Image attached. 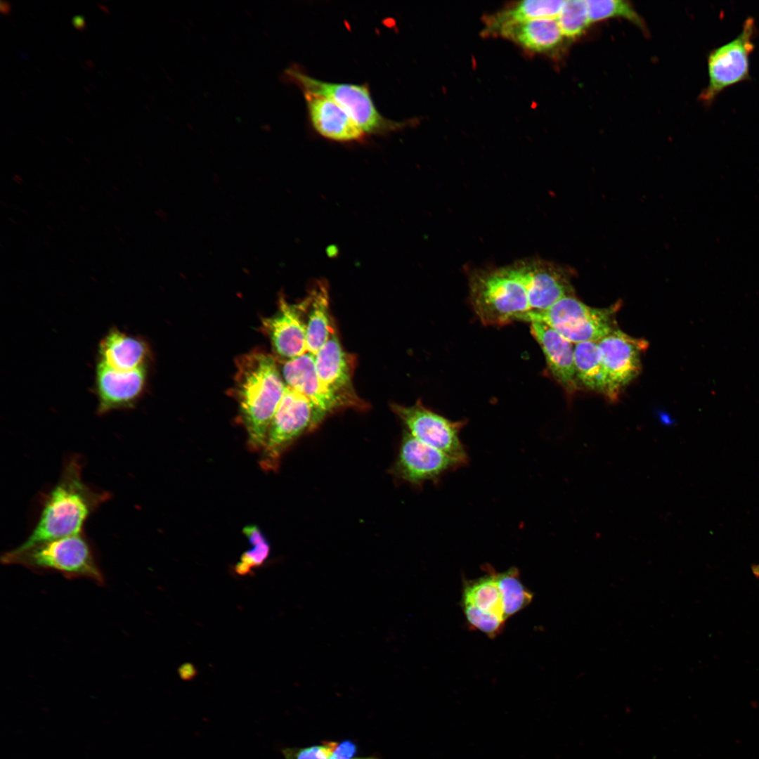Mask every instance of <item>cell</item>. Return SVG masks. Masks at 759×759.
<instances>
[{"label":"cell","mask_w":759,"mask_h":759,"mask_svg":"<svg viewBox=\"0 0 759 759\" xmlns=\"http://www.w3.org/2000/svg\"><path fill=\"white\" fill-rule=\"evenodd\" d=\"M564 37L575 39L585 33L590 20L586 1H564L556 18Z\"/></svg>","instance_id":"obj_26"},{"label":"cell","mask_w":759,"mask_h":759,"mask_svg":"<svg viewBox=\"0 0 759 759\" xmlns=\"http://www.w3.org/2000/svg\"><path fill=\"white\" fill-rule=\"evenodd\" d=\"M564 1L526 0L517 3L505 10L489 15L485 19L484 35H496L502 27L512 24L534 19L555 18L559 13Z\"/></svg>","instance_id":"obj_21"},{"label":"cell","mask_w":759,"mask_h":759,"mask_svg":"<svg viewBox=\"0 0 759 759\" xmlns=\"http://www.w3.org/2000/svg\"><path fill=\"white\" fill-rule=\"evenodd\" d=\"M83 462L78 455L65 461L57 483L46 493L34 527L18 547L83 533L88 517L110 498L108 491L96 490L82 479Z\"/></svg>","instance_id":"obj_1"},{"label":"cell","mask_w":759,"mask_h":759,"mask_svg":"<svg viewBox=\"0 0 759 759\" xmlns=\"http://www.w3.org/2000/svg\"><path fill=\"white\" fill-rule=\"evenodd\" d=\"M251 545L252 548L242 554L240 562L252 569L265 562L269 556L271 548L267 539Z\"/></svg>","instance_id":"obj_30"},{"label":"cell","mask_w":759,"mask_h":759,"mask_svg":"<svg viewBox=\"0 0 759 759\" xmlns=\"http://www.w3.org/2000/svg\"><path fill=\"white\" fill-rule=\"evenodd\" d=\"M531 310L544 311L573 295V269L543 259L519 260Z\"/></svg>","instance_id":"obj_12"},{"label":"cell","mask_w":759,"mask_h":759,"mask_svg":"<svg viewBox=\"0 0 759 759\" xmlns=\"http://www.w3.org/2000/svg\"><path fill=\"white\" fill-rule=\"evenodd\" d=\"M531 331L545 355L552 377L569 393L578 388L574 365V344L542 322H531Z\"/></svg>","instance_id":"obj_16"},{"label":"cell","mask_w":759,"mask_h":759,"mask_svg":"<svg viewBox=\"0 0 759 759\" xmlns=\"http://www.w3.org/2000/svg\"><path fill=\"white\" fill-rule=\"evenodd\" d=\"M465 465L460 460L420 441L406 430L392 472L406 482L421 485Z\"/></svg>","instance_id":"obj_10"},{"label":"cell","mask_w":759,"mask_h":759,"mask_svg":"<svg viewBox=\"0 0 759 759\" xmlns=\"http://www.w3.org/2000/svg\"><path fill=\"white\" fill-rule=\"evenodd\" d=\"M280 372L287 387L306 397L326 415L342 408L321 384L316 370L313 354L306 352L285 360Z\"/></svg>","instance_id":"obj_18"},{"label":"cell","mask_w":759,"mask_h":759,"mask_svg":"<svg viewBox=\"0 0 759 759\" xmlns=\"http://www.w3.org/2000/svg\"><path fill=\"white\" fill-rule=\"evenodd\" d=\"M148 355V346L142 339L116 327L110 329L98 344V361L117 371L145 366Z\"/></svg>","instance_id":"obj_19"},{"label":"cell","mask_w":759,"mask_h":759,"mask_svg":"<svg viewBox=\"0 0 759 759\" xmlns=\"http://www.w3.org/2000/svg\"><path fill=\"white\" fill-rule=\"evenodd\" d=\"M311 122L321 136L336 141H358L365 132L347 112L328 98L304 93Z\"/></svg>","instance_id":"obj_17"},{"label":"cell","mask_w":759,"mask_h":759,"mask_svg":"<svg viewBox=\"0 0 759 759\" xmlns=\"http://www.w3.org/2000/svg\"><path fill=\"white\" fill-rule=\"evenodd\" d=\"M286 74L304 93L322 96L337 103L365 133L382 132L393 129L397 124L380 115L369 89L365 85L324 82L294 67L287 69Z\"/></svg>","instance_id":"obj_8"},{"label":"cell","mask_w":759,"mask_h":759,"mask_svg":"<svg viewBox=\"0 0 759 759\" xmlns=\"http://www.w3.org/2000/svg\"><path fill=\"white\" fill-rule=\"evenodd\" d=\"M180 677L183 680H192L197 674V670L192 663H186L178 670Z\"/></svg>","instance_id":"obj_31"},{"label":"cell","mask_w":759,"mask_h":759,"mask_svg":"<svg viewBox=\"0 0 759 759\" xmlns=\"http://www.w3.org/2000/svg\"><path fill=\"white\" fill-rule=\"evenodd\" d=\"M614 309V306H589L573 294L562 298L544 311L531 310L521 320L544 323L575 344L598 342L616 329Z\"/></svg>","instance_id":"obj_6"},{"label":"cell","mask_w":759,"mask_h":759,"mask_svg":"<svg viewBox=\"0 0 759 759\" xmlns=\"http://www.w3.org/2000/svg\"><path fill=\"white\" fill-rule=\"evenodd\" d=\"M494 575L502 595L507 620L529 604L533 593L523 585L517 568L500 573L494 571Z\"/></svg>","instance_id":"obj_25"},{"label":"cell","mask_w":759,"mask_h":759,"mask_svg":"<svg viewBox=\"0 0 759 759\" xmlns=\"http://www.w3.org/2000/svg\"><path fill=\"white\" fill-rule=\"evenodd\" d=\"M306 320L307 352L315 354L328 339L333 327L329 312V293L325 282L311 290Z\"/></svg>","instance_id":"obj_22"},{"label":"cell","mask_w":759,"mask_h":759,"mask_svg":"<svg viewBox=\"0 0 759 759\" xmlns=\"http://www.w3.org/2000/svg\"><path fill=\"white\" fill-rule=\"evenodd\" d=\"M393 410L414 437L467 464V453L460 438L465 422L452 421L421 403L394 405Z\"/></svg>","instance_id":"obj_9"},{"label":"cell","mask_w":759,"mask_h":759,"mask_svg":"<svg viewBox=\"0 0 759 759\" xmlns=\"http://www.w3.org/2000/svg\"><path fill=\"white\" fill-rule=\"evenodd\" d=\"M1 562L19 565L36 573H56L68 579L87 578L97 585L105 578L94 550L83 533L46 540L4 552Z\"/></svg>","instance_id":"obj_4"},{"label":"cell","mask_w":759,"mask_h":759,"mask_svg":"<svg viewBox=\"0 0 759 759\" xmlns=\"http://www.w3.org/2000/svg\"><path fill=\"white\" fill-rule=\"evenodd\" d=\"M574 365L578 384L606 396V375L598 342L575 344Z\"/></svg>","instance_id":"obj_23"},{"label":"cell","mask_w":759,"mask_h":759,"mask_svg":"<svg viewBox=\"0 0 759 759\" xmlns=\"http://www.w3.org/2000/svg\"><path fill=\"white\" fill-rule=\"evenodd\" d=\"M756 34L755 20L748 17L737 37L709 52L708 84L699 98L706 105H711L728 87L750 79V56L755 48L753 39Z\"/></svg>","instance_id":"obj_7"},{"label":"cell","mask_w":759,"mask_h":759,"mask_svg":"<svg viewBox=\"0 0 759 759\" xmlns=\"http://www.w3.org/2000/svg\"><path fill=\"white\" fill-rule=\"evenodd\" d=\"M98 5H99V4H98ZM99 6H100V8H101V9H102V10H103V11H105V12H108V8H105L104 6H103V5H99Z\"/></svg>","instance_id":"obj_36"},{"label":"cell","mask_w":759,"mask_h":759,"mask_svg":"<svg viewBox=\"0 0 759 759\" xmlns=\"http://www.w3.org/2000/svg\"><path fill=\"white\" fill-rule=\"evenodd\" d=\"M752 571L753 574L756 577L759 578V564L753 565L752 566Z\"/></svg>","instance_id":"obj_35"},{"label":"cell","mask_w":759,"mask_h":759,"mask_svg":"<svg viewBox=\"0 0 759 759\" xmlns=\"http://www.w3.org/2000/svg\"><path fill=\"white\" fill-rule=\"evenodd\" d=\"M317 375L326 391L344 407H361L351 381V365L335 330L314 354Z\"/></svg>","instance_id":"obj_14"},{"label":"cell","mask_w":759,"mask_h":759,"mask_svg":"<svg viewBox=\"0 0 759 759\" xmlns=\"http://www.w3.org/2000/svg\"><path fill=\"white\" fill-rule=\"evenodd\" d=\"M286 387L272 356L256 350L237 359L235 396L247 434L248 446L253 451L262 450Z\"/></svg>","instance_id":"obj_2"},{"label":"cell","mask_w":759,"mask_h":759,"mask_svg":"<svg viewBox=\"0 0 759 759\" xmlns=\"http://www.w3.org/2000/svg\"><path fill=\"white\" fill-rule=\"evenodd\" d=\"M462 602L478 609L495 616L505 622L502 595L494 575V569L486 568V574L477 579L466 581Z\"/></svg>","instance_id":"obj_24"},{"label":"cell","mask_w":759,"mask_h":759,"mask_svg":"<svg viewBox=\"0 0 759 759\" xmlns=\"http://www.w3.org/2000/svg\"><path fill=\"white\" fill-rule=\"evenodd\" d=\"M337 741H324L306 747H285L281 750L284 759H332Z\"/></svg>","instance_id":"obj_29"},{"label":"cell","mask_w":759,"mask_h":759,"mask_svg":"<svg viewBox=\"0 0 759 759\" xmlns=\"http://www.w3.org/2000/svg\"><path fill=\"white\" fill-rule=\"evenodd\" d=\"M306 306V299L294 304L281 297L277 312L262 320V327L274 352L285 360L307 352L306 321L301 317Z\"/></svg>","instance_id":"obj_15"},{"label":"cell","mask_w":759,"mask_h":759,"mask_svg":"<svg viewBox=\"0 0 759 759\" xmlns=\"http://www.w3.org/2000/svg\"><path fill=\"white\" fill-rule=\"evenodd\" d=\"M462 607L466 618L473 628L492 638L500 633L505 622L494 615L478 609L469 603L462 602Z\"/></svg>","instance_id":"obj_28"},{"label":"cell","mask_w":759,"mask_h":759,"mask_svg":"<svg viewBox=\"0 0 759 759\" xmlns=\"http://www.w3.org/2000/svg\"><path fill=\"white\" fill-rule=\"evenodd\" d=\"M598 345L606 375V396L614 401L639 374L641 352L646 349L647 343L616 327L598 341Z\"/></svg>","instance_id":"obj_11"},{"label":"cell","mask_w":759,"mask_h":759,"mask_svg":"<svg viewBox=\"0 0 759 759\" xmlns=\"http://www.w3.org/2000/svg\"><path fill=\"white\" fill-rule=\"evenodd\" d=\"M0 11L4 15H8L11 12V5L8 1H0Z\"/></svg>","instance_id":"obj_34"},{"label":"cell","mask_w":759,"mask_h":759,"mask_svg":"<svg viewBox=\"0 0 759 759\" xmlns=\"http://www.w3.org/2000/svg\"><path fill=\"white\" fill-rule=\"evenodd\" d=\"M496 35L537 53L557 51L564 39L556 18L534 19L512 24L501 28Z\"/></svg>","instance_id":"obj_20"},{"label":"cell","mask_w":759,"mask_h":759,"mask_svg":"<svg viewBox=\"0 0 759 759\" xmlns=\"http://www.w3.org/2000/svg\"><path fill=\"white\" fill-rule=\"evenodd\" d=\"M327 415L306 397L287 387L268 427L260 465L275 471L281 456L304 433L317 427Z\"/></svg>","instance_id":"obj_5"},{"label":"cell","mask_w":759,"mask_h":759,"mask_svg":"<svg viewBox=\"0 0 759 759\" xmlns=\"http://www.w3.org/2000/svg\"><path fill=\"white\" fill-rule=\"evenodd\" d=\"M146 379L145 365L131 371H117L98 361L94 382L97 414L134 408L143 393Z\"/></svg>","instance_id":"obj_13"},{"label":"cell","mask_w":759,"mask_h":759,"mask_svg":"<svg viewBox=\"0 0 759 759\" xmlns=\"http://www.w3.org/2000/svg\"><path fill=\"white\" fill-rule=\"evenodd\" d=\"M72 25L78 30L82 31L85 28V22L83 16L75 15L72 18Z\"/></svg>","instance_id":"obj_32"},{"label":"cell","mask_w":759,"mask_h":759,"mask_svg":"<svg viewBox=\"0 0 759 759\" xmlns=\"http://www.w3.org/2000/svg\"><path fill=\"white\" fill-rule=\"evenodd\" d=\"M235 569L236 573L240 575H247L251 571L250 568L241 563L240 562L236 564Z\"/></svg>","instance_id":"obj_33"},{"label":"cell","mask_w":759,"mask_h":759,"mask_svg":"<svg viewBox=\"0 0 759 759\" xmlns=\"http://www.w3.org/2000/svg\"><path fill=\"white\" fill-rule=\"evenodd\" d=\"M468 286L472 309L486 325L521 320L531 311L518 261L505 266L471 271Z\"/></svg>","instance_id":"obj_3"},{"label":"cell","mask_w":759,"mask_h":759,"mask_svg":"<svg viewBox=\"0 0 759 759\" xmlns=\"http://www.w3.org/2000/svg\"><path fill=\"white\" fill-rule=\"evenodd\" d=\"M590 22L598 21L612 17H622L642 27L640 17L629 2L621 0H588L586 1Z\"/></svg>","instance_id":"obj_27"}]
</instances>
